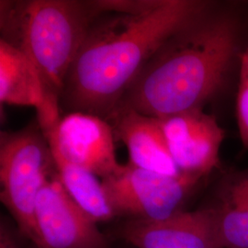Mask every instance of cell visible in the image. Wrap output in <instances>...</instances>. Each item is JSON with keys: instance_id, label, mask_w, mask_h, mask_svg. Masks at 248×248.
<instances>
[{"instance_id": "cell-1", "label": "cell", "mask_w": 248, "mask_h": 248, "mask_svg": "<svg viewBox=\"0 0 248 248\" xmlns=\"http://www.w3.org/2000/svg\"><path fill=\"white\" fill-rule=\"evenodd\" d=\"M211 5L202 0H99L100 12L71 66L60 108L107 121L151 56Z\"/></svg>"}, {"instance_id": "cell-2", "label": "cell", "mask_w": 248, "mask_h": 248, "mask_svg": "<svg viewBox=\"0 0 248 248\" xmlns=\"http://www.w3.org/2000/svg\"><path fill=\"white\" fill-rule=\"evenodd\" d=\"M234 18L212 5L160 46L117 108L164 118L202 108L222 88L237 49Z\"/></svg>"}, {"instance_id": "cell-3", "label": "cell", "mask_w": 248, "mask_h": 248, "mask_svg": "<svg viewBox=\"0 0 248 248\" xmlns=\"http://www.w3.org/2000/svg\"><path fill=\"white\" fill-rule=\"evenodd\" d=\"M99 12V0L0 1V41L35 64L54 110H60L67 76Z\"/></svg>"}, {"instance_id": "cell-4", "label": "cell", "mask_w": 248, "mask_h": 248, "mask_svg": "<svg viewBox=\"0 0 248 248\" xmlns=\"http://www.w3.org/2000/svg\"><path fill=\"white\" fill-rule=\"evenodd\" d=\"M56 171L50 144L38 123L0 134V199L24 239L41 248L36 202L46 179Z\"/></svg>"}, {"instance_id": "cell-5", "label": "cell", "mask_w": 248, "mask_h": 248, "mask_svg": "<svg viewBox=\"0 0 248 248\" xmlns=\"http://www.w3.org/2000/svg\"><path fill=\"white\" fill-rule=\"evenodd\" d=\"M201 178L182 174L169 177L122 165L101 179L116 217L125 220L162 221L184 212V206Z\"/></svg>"}, {"instance_id": "cell-6", "label": "cell", "mask_w": 248, "mask_h": 248, "mask_svg": "<svg viewBox=\"0 0 248 248\" xmlns=\"http://www.w3.org/2000/svg\"><path fill=\"white\" fill-rule=\"evenodd\" d=\"M35 219L41 248H109L108 237L68 195L56 171L39 192Z\"/></svg>"}, {"instance_id": "cell-7", "label": "cell", "mask_w": 248, "mask_h": 248, "mask_svg": "<svg viewBox=\"0 0 248 248\" xmlns=\"http://www.w3.org/2000/svg\"><path fill=\"white\" fill-rule=\"evenodd\" d=\"M50 146L64 159L89 170L101 179L121 169L115 134L106 120L84 112H69L57 124L42 129Z\"/></svg>"}, {"instance_id": "cell-8", "label": "cell", "mask_w": 248, "mask_h": 248, "mask_svg": "<svg viewBox=\"0 0 248 248\" xmlns=\"http://www.w3.org/2000/svg\"><path fill=\"white\" fill-rule=\"evenodd\" d=\"M159 119L169 153L182 174L202 178L220 164L224 131L202 108Z\"/></svg>"}, {"instance_id": "cell-9", "label": "cell", "mask_w": 248, "mask_h": 248, "mask_svg": "<svg viewBox=\"0 0 248 248\" xmlns=\"http://www.w3.org/2000/svg\"><path fill=\"white\" fill-rule=\"evenodd\" d=\"M115 233L136 248H221L210 207L162 221L124 220Z\"/></svg>"}, {"instance_id": "cell-10", "label": "cell", "mask_w": 248, "mask_h": 248, "mask_svg": "<svg viewBox=\"0 0 248 248\" xmlns=\"http://www.w3.org/2000/svg\"><path fill=\"white\" fill-rule=\"evenodd\" d=\"M126 146L133 167L169 177L182 175L172 158L159 119L132 108H117L107 120Z\"/></svg>"}, {"instance_id": "cell-11", "label": "cell", "mask_w": 248, "mask_h": 248, "mask_svg": "<svg viewBox=\"0 0 248 248\" xmlns=\"http://www.w3.org/2000/svg\"><path fill=\"white\" fill-rule=\"evenodd\" d=\"M0 101L35 108L42 128L61 119L60 111L49 106L45 84L35 64L25 53L3 41H0Z\"/></svg>"}, {"instance_id": "cell-12", "label": "cell", "mask_w": 248, "mask_h": 248, "mask_svg": "<svg viewBox=\"0 0 248 248\" xmlns=\"http://www.w3.org/2000/svg\"><path fill=\"white\" fill-rule=\"evenodd\" d=\"M209 207L221 248H248V169L225 178Z\"/></svg>"}, {"instance_id": "cell-13", "label": "cell", "mask_w": 248, "mask_h": 248, "mask_svg": "<svg viewBox=\"0 0 248 248\" xmlns=\"http://www.w3.org/2000/svg\"><path fill=\"white\" fill-rule=\"evenodd\" d=\"M51 150L57 176L74 202L97 223L109 222L116 218L108 202L102 181L89 170L64 159L52 147Z\"/></svg>"}, {"instance_id": "cell-14", "label": "cell", "mask_w": 248, "mask_h": 248, "mask_svg": "<svg viewBox=\"0 0 248 248\" xmlns=\"http://www.w3.org/2000/svg\"><path fill=\"white\" fill-rule=\"evenodd\" d=\"M240 64L239 84L236 98V117L240 138L248 149V46L242 53Z\"/></svg>"}, {"instance_id": "cell-15", "label": "cell", "mask_w": 248, "mask_h": 248, "mask_svg": "<svg viewBox=\"0 0 248 248\" xmlns=\"http://www.w3.org/2000/svg\"><path fill=\"white\" fill-rule=\"evenodd\" d=\"M21 238H24L17 225L9 219L1 218L0 222V248H23Z\"/></svg>"}]
</instances>
